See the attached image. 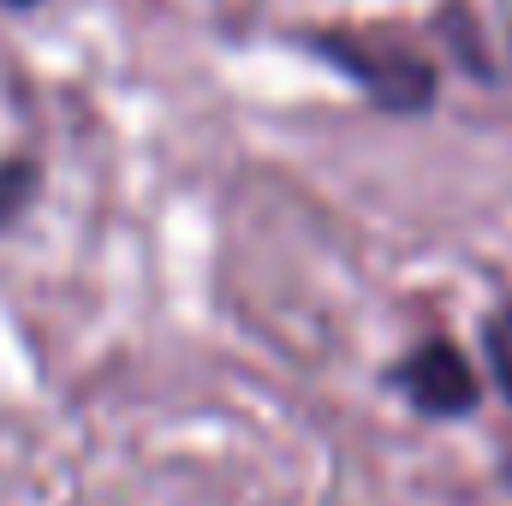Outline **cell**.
<instances>
[{
  "instance_id": "6da1fadb",
  "label": "cell",
  "mask_w": 512,
  "mask_h": 506,
  "mask_svg": "<svg viewBox=\"0 0 512 506\" xmlns=\"http://www.w3.org/2000/svg\"><path fill=\"white\" fill-rule=\"evenodd\" d=\"M316 60H328L334 72H346L382 114H429L441 72L429 54H417L399 36H376V30H304L298 36Z\"/></svg>"
},
{
  "instance_id": "7a4b0ae2",
  "label": "cell",
  "mask_w": 512,
  "mask_h": 506,
  "mask_svg": "<svg viewBox=\"0 0 512 506\" xmlns=\"http://www.w3.org/2000/svg\"><path fill=\"white\" fill-rule=\"evenodd\" d=\"M387 381L405 393V405H411L417 417H441V423L471 417L477 399H483L477 364H471L453 340H417V346L387 370Z\"/></svg>"
},
{
  "instance_id": "3957f363",
  "label": "cell",
  "mask_w": 512,
  "mask_h": 506,
  "mask_svg": "<svg viewBox=\"0 0 512 506\" xmlns=\"http://www.w3.org/2000/svg\"><path fill=\"white\" fill-rule=\"evenodd\" d=\"M483 358H489V376H495V387L507 393V405H512V310L483 322Z\"/></svg>"
},
{
  "instance_id": "277c9868",
  "label": "cell",
  "mask_w": 512,
  "mask_h": 506,
  "mask_svg": "<svg viewBox=\"0 0 512 506\" xmlns=\"http://www.w3.org/2000/svg\"><path fill=\"white\" fill-rule=\"evenodd\" d=\"M36 197V167L30 161H0V227H12Z\"/></svg>"
},
{
  "instance_id": "5b68a950",
  "label": "cell",
  "mask_w": 512,
  "mask_h": 506,
  "mask_svg": "<svg viewBox=\"0 0 512 506\" xmlns=\"http://www.w3.org/2000/svg\"><path fill=\"white\" fill-rule=\"evenodd\" d=\"M0 6H36V0H0Z\"/></svg>"
},
{
  "instance_id": "8992f818",
  "label": "cell",
  "mask_w": 512,
  "mask_h": 506,
  "mask_svg": "<svg viewBox=\"0 0 512 506\" xmlns=\"http://www.w3.org/2000/svg\"><path fill=\"white\" fill-rule=\"evenodd\" d=\"M507 483H512V459H507Z\"/></svg>"
}]
</instances>
